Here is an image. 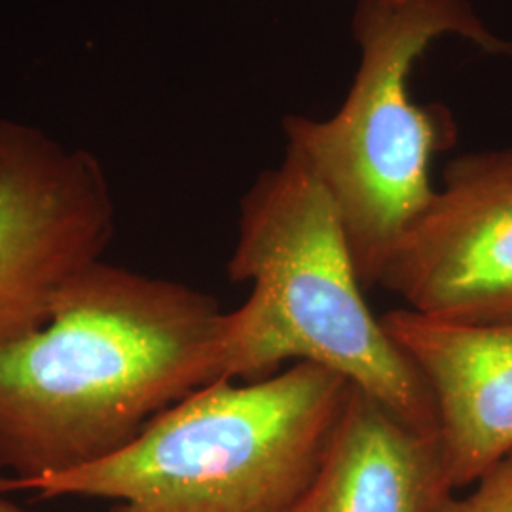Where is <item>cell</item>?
Instances as JSON below:
<instances>
[{
    "label": "cell",
    "instance_id": "cell-5",
    "mask_svg": "<svg viewBox=\"0 0 512 512\" xmlns=\"http://www.w3.org/2000/svg\"><path fill=\"white\" fill-rule=\"evenodd\" d=\"M112 234L109 183L92 154L0 120V346L42 329Z\"/></svg>",
    "mask_w": 512,
    "mask_h": 512
},
{
    "label": "cell",
    "instance_id": "cell-9",
    "mask_svg": "<svg viewBox=\"0 0 512 512\" xmlns=\"http://www.w3.org/2000/svg\"><path fill=\"white\" fill-rule=\"evenodd\" d=\"M465 497L454 495L440 512H512V454L476 480Z\"/></svg>",
    "mask_w": 512,
    "mask_h": 512
},
{
    "label": "cell",
    "instance_id": "cell-1",
    "mask_svg": "<svg viewBox=\"0 0 512 512\" xmlns=\"http://www.w3.org/2000/svg\"><path fill=\"white\" fill-rule=\"evenodd\" d=\"M224 330L211 294L99 260L42 329L0 346V471L63 475L124 450L222 380Z\"/></svg>",
    "mask_w": 512,
    "mask_h": 512
},
{
    "label": "cell",
    "instance_id": "cell-10",
    "mask_svg": "<svg viewBox=\"0 0 512 512\" xmlns=\"http://www.w3.org/2000/svg\"><path fill=\"white\" fill-rule=\"evenodd\" d=\"M0 512H35L23 505H19L18 501L12 499V494L0 492Z\"/></svg>",
    "mask_w": 512,
    "mask_h": 512
},
{
    "label": "cell",
    "instance_id": "cell-4",
    "mask_svg": "<svg viewBox=\"0 0 512 512\" xmlns=\"http://www.w3.org/2000/svg\"><path fill=\"white\" fill-rule=\"evenodd\" d=\"M351 29L361 61L342 107L329 120L287 116L283 129L334 203L366 291L435 198L433 160L458 143L450 110L412 99L416 63L446 35L488 54L512 55V42L488 29L471 0H359Z\"/></svg>",
    "mask_w": 512,
    "mask_h": 512
},
{
    "label": "cell",
    "instance_id": "cell-8",
    "mask_svg": "<svg viewBox=\"0 0 512 512\" xmlns=\"http://www.w3.org/2000/svg\"><path fill=\"white\" fill-rule=\"evenodd\" d=\"M454 492L439 433L351 384L321 465L289 512H440Z\"/></svg>",
    "mask_w": 512,
    "mask_h": 512
},
{
    "label": "cell",
    "instance_id": "cell-3",
    "mask_svg": "<svg viewBox=\"0 0 512 512\" xmlns=\"http://www.w3.org/2000/svg\"><path fill=\"white\" fill-rule=\"evenodd\" d=\"M349 389L313 363L241 385L222 378L169 406L114 456L63 475L0 476V492L112 499V512H289Z\"/></svg>",
    "mask_w": 512,
    "mask_h": 512
},
{
    "label": "cell",
    "instance_id": "cell-7",
    "mask_svg": "<svg viewBox=\"0 0 512 512\" xmlns=\"http://www.w3.org/2000/svg\"><path fill=\"white\" fill-rule=\"evenodd\" d=\"M380 321L429 387L454 490L473 486L512 454V323L459 325L408 308Z\"/></svg>",
    "mask_w": 512,
    "mask_h": 512
},
{
    "label": "cell",
    "instance_id": "cell-2",
    "mask_svg": "<svg viewBox=\"0 0 512 512\" xmlns=\"http://www.w3.org/2000/svg\"><path fill=\"white\" fill-rule=\"evenodd\" d=\"M238 230L228 277L253 291L226 313L222 378L258 382L287 361L313 363L437 431L429 387L372 315L338 211L293 150L243 196Z\"/></svg>",
    "mask_w": 512,
    "mask_h": 512
},
{
    "label": "cell",
    "instance_id": "cell-6",
    "mask_svg": "<svg viewBox=\"0 0 512 512\" xmlns=\"http://www.w3.org/2000/svg\"><path fill=\"white\" fill-rule=\"evenodd\" d=\"M378 285L459 325L512 323V147L463 154L389 256Z\"/></svg>",
    "mask_w": 512,
    "mask_h": 512
}]
</instances>
